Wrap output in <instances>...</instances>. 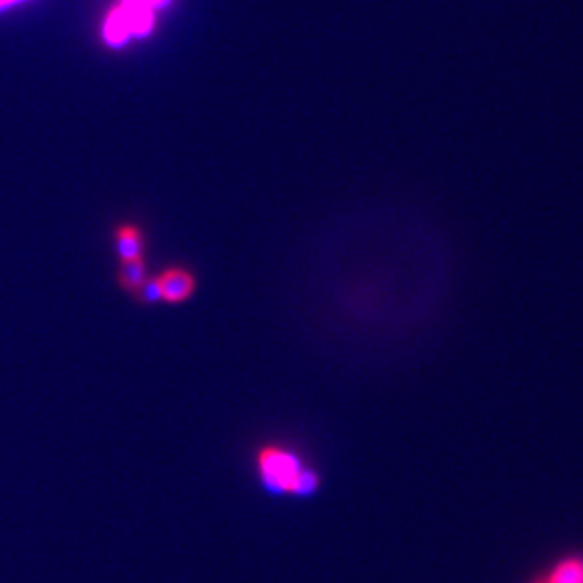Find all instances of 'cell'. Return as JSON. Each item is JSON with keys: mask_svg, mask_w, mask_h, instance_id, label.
I'll return each instance as SVG.
<instances>
[{"mask_svg": "<svg viewBox=\"0 0 583 583\" xmlns=\"http://www.w3.org/2000/svg\"><path fill=\"white\" fill-rule=\"evenodd\" d=\"M253 467L261 491L274 498L307 501L323 489L321 470L287 444L268 441L256 447Z\"/></svg>", "mask_w": 583, "mask_h": 583, "instance_id": "6da1fadb", "label": "cell"}, {"mask_svg": "<svg viewBox=\"0 0 583 583\" xmlns=\"http://www.w3.org/2000/svg\"><path fill=\"white\" fill-rule=\"evenodd\" d=\"M172 0H117L104 18L103 41L109 48H124L131 38H145L156 29V14Z\"/></svg>", "mask_w": 583, "mask_h": 583, "instance_id": "7a4b0ae2", "label": "cell"}, {"mask_svg": "<svg viewBox=\"0 0 583 583\" xmlns=\"http://www.w3.org/2000/svg\"><path fill=\"white\" fill-rule=\"evenodd\" d=\"M156 279L165 305H182L198 292V277L184 266H167L156 274Z\"/></svg>", "mask_w": 583, "mask_h": 583, "instance_id": "3957f363", "label": "cell"}, {"mask_svg": "<svg viewBox=\"0 0 583 583\" xmlns=\"http://www.w3.org/2000/svg\"><path fill=\"white\" fill-rule=\"evenodd\" d=\"M112 240H114L117 264L145 258V232H143V227L135 224V222H120V224L112 229Z\"/></svg>", "mask_w": 583, "mask_h": 583, "instance_id": "277c9868", "label": "cell"}, {"mask_svg": "<svg viewBox=\"0 0 583 583\" xmlns=\"http://www.w3.org/2000/svg\"><path fill=\"white\" fill-rule=\"evenodd\" d=\"M146 277H148V264L145 258L117 264L116 284L125 294H135L138 287L146 281Z\"/></svg>", "mask_w": 583, "mask_h": 583, "instance_id": "5b68a950", "label": "cell"}, {"mask_svg": "<svg viewBox=\"0 0 583 583\" xmlns=\"http://www.w3.org/2000/svg\"><path fill=\"white\" fill-rule=\"evenodd\" d=\"M548 583H583V559L570 557L557 564L553 572L546 578Z\"/></svg>", "mask_w": 583, "mask_h": 583, "instance_id": "8992f818", "label": "cell"}, {"mask_svg": "<svg viewBox=\"0 0 583 583\" xmlns=\"http://www.w3.org/2000/svg\"><path fill=\"white\" fill-rule=\"evenodd\" d=\"M135 302L145 305V307H152V305H158L161 303V294H159L158 279L156 274H148L146 281L138 287L137 292L133 294Z\"/></svg>", "mask_w": 583, "mask_h": 583, "instance_id": "52a82bcc", "label": "cell"}, {"mask_svg": "<svg viewBox=\"0 0 583 583\" xmlns=\"http://www.w3.org/2000/svg\"><path fill=\"white\" fill-rule=\"evenodd\" d=\"M25 2H31V0H0V14L10 12L12 8L21 7V4H25Z\"/></svg>", "mask_w": 583, "mask_h": 583, "instance_id": "ba28073f", "label": "cell"}, {"mask_svg": "<svg viewBox=\"0 0 583 583\" xmlns=\"http://www.w3.org/2000/svg\"><path fill=\"white\" fill-rule=\"evenodd\" d=\"M532 583H548L546 582V578H540V580H536V582Z\"/></svg>", "mask_w": 583, "mask_h": 583, "instance_id": "9c48e42d", "label": "cell"}]
</instances>
